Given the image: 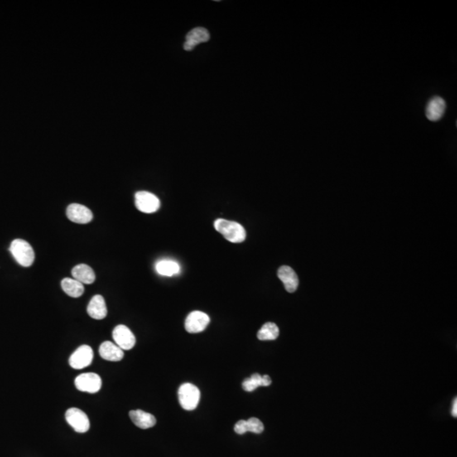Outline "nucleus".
<instances>
[{"instance_id": "nucleus-2", "label": "nucleus", "mask_w": 457, "mask_h": 457, "mask_svg": "<svg viewBox=\"0 0 457 457\" xmlns=\"http://www.w3.org/2000/svg\"><path fill=\"white\" fill-rule=\"evenodd\" d=\"M11 253L19 264L23 267H30L35 259V253L31 245L21 239L12 242L10 248Z\"/></svg>"}, {"instance_id": "nucleus-9", "label": "nucleus", "mask_w": 457, "mask_h": 457, "mask_svg": "<svg viewBox=\"0 0 457 457\" xmlns=\"http://www.w3.org/2000/svg\"><path fill=\"white\" fill-rule=\"evenodd\" d=\"M113 340L123 351L132 349L136 345V337L128 327L123 324L116 326L113 330Z\"/></svg>"}, {"instance_id": "nucleus-23", "label": "nucleus", "mask_w": 457, "mask_h": 457, "mask_svg": "<svg viewBox=\"0 0 457 457\" xmlns=\"http://www.w3.org/2000/svg\"><path fill=\"white\" fill-rule=\"evenodd\" d=\"M452 416H454V417H456V416H457V400H456V398L454 399V402H453V407H452Z\"/></svg>"}, {"instance_id": "nucleus-22", "label": "nucleus", "mask_w": 457, "mask_h": 457, "mask_svg": "<svg viewBox=\"0 0 457 457\" xmlns=\"http://www.w3.org/2000/svg\"><path fill=\"white\" fill-rule=\"evenodd\" d=\"M280 334V329L274 323H266L262 325L257 333V338L260 340H275Z\"/></svg>"}, {"instance_id": "nucleus-13", "label": "nucleus", "mask_w": 457, "mask_h": 457, "mask_svg": "<svg viewBox=\"0 0 457 457\" xmlns=\"http://www.w3.org/2000/svg\"><path fill=\"white\" fill-rule=\"evenodd\" d=\"M278 277L285 285L288 292H295L299 285V280L295 271L289 266H281L278 270Z\"/></svg>"}, {"instance_id": "nucleus-11", "label": "nucleus", "mask_w": 457, "mask_h": 457, "mask_svg": "<svg viewBox=\"0 0 457 457\" xmlns=\"http://www.w3.org/2000/svg\"><path fill=\"white\" fill-rule=\"evenodd\" d=\"M446 109V103L444 98L434 97L429 101L426 106L427 118L430 121H438L443 117Z\"/></svg>"}, {"instance_id": "nucleus-3", "label": "nucleus", "mask_w": 457, "mask_h": 457, "mask_svg": "<svg viewBox=\"0 0 457 457\" xmlns=\"http://www.w3.org/2000/svg\"><path fill=\"white\" fill-rule=\"evenodd\" d=\"M200 396L199 389L192 384H183L178 391L179 402L186 411H193L198 407Z\"/></svg>"}, {"instance_id": "nucleus-21", "label": "nucleus", "mask_w": 457, "mask_h": 457, "mask_svg": "<svg viewBox=\"0 0 457 457\" xmlns=\"http://www.w3.org/2000/svg\"><path fill=\"white\" fill-rule=\"evenodd\" d=\"M61 287L70 297H80L84 293V285L74 279L65 278L61 281Z\"/></svg>"}, {"instance_id": "nucleus-10", "label": "nucleus", "mask_w": 457, "mask_h": 457, "mask_svg": "<svg viewBox=\"0 0 457 457\" xmlns=\"http://www.w3.org/2000/svg\"><path fill=\"white\" fill-rule=\"evenodd\" d=\"M66 215L69 220L77 223H90L93 220V214L92 211L86 206L72 203L68 206L66 209Z\"/></svg>"}, {"instance_id": "nucleus-19", "label": "nucleus", "mask_w": 457, "mask_h": 457, "mask_svg": "<svg viewBox=\"0 0 457 457\" xmlns=\"http://www.w3.org/2000/svg\"><path fill=\"white\" fill-rule=\"evenodd\" d=\"M271 383H272V380L269 375L262 376L258 373H254L251 377L243 381L242 388L245 391L252 392L260 386H265V387L270 386Z\"/></svg>"}, {"instance_id": "nucleus-6", "label": "nucleus", "mask_w": 457, "mask_h": 457, "mask_svg": "<svg viewBox=\"0 0 457 457\" xmlns=\"http://www.w3.org/2000/svg\"><path fill=\"white\" fill-rule=\"evenodd\" d=\"M135 204L139 211L144 213H153L157 212L160 208L159 198L148 192H138L135 195Z\"/></svg>"}, {"instance_id": "nucleus-12", "label": "nucleus", "mask_w": 457, "mask_h": 457, "mask_svg": "<svg viewBox=\"0 0 457 457\" xmlns=\"http://www.w3.org/2000/svg\"><path fill=\"white\" fill-rule=\"evenodd\" d=\"M210 39L209 32L208 30L203 27H197L188 32L187 35L185 36V44H184V49L186 51H191L193 50L196 46H198V44L202 43H205L208 41Z\"/></svg>"}, {"instance_id": "nucleus-17", "label": "nucleus", "mask_w": 457, "mask_h": 457, "mask_svg": "<svg viewBox=\"0 0 457 457\" xmlns=\"http://www.w3.org/2000/svg\"><path fill=\"white\" fill-rule=\"evenodd\" d=\"M129 416L131 417L132 423L141 429H150L156 424V418L154 415L141 410L131 411Z\"/></svg>"}, {"instance_id": "nucleus-1", "label": "nucleus", "mask_w": 457, "mask_h": 457, "mask_svg": "<svg viewBox=\"0 0 457 457\" xmlns=\"http://www.w3.org/2000/svg\"><path fill=\"white\" fill-rule=\"evenodd\" d=\"M213 225L217 232L232 243H242L247 237V232L244 227L235 221L218 218L214 221Z\"/></svg>"}, {"instance_id": "nucleus-20", "label": "nucleus", "mask_w": 457, "mask_h": 457, "mask_svg": "<svg viewBox=\"0 0 457 457\" xmlns=\"http://www.w3.org/2000/svg\"><path fill=\"white\" fill-rule=\"evenodd\" d=\"M155 270L159 275L171 277L180 272V266L174 260L163 259L156 263Z\"/></svg>"}, {"instance_id": "nucleus-8", "label": "nucleus", "mask_w": 457, "mask_h": 457, "mask_svg": "<svg viewBox=\"0 0 457 457\" xmlns=\"http://www.w3.org/2000/svg\"><path fill=\"white\" fill-rule=\"evenodd\" d=\"M93 351L89 346L83 345L75 350L69 357L70 367L74 369H83L93 362Z\"/></svg>"}, {"instance_id": "nucleus-7", "label": "nucleus", "mask_w": 457, "mask_h": 457, "mask_svg": "<svg viewBox=\"0 0 457 457\" xmlns=\"http://www.w3.org/2000/svg\"><path fill=\"white\" fill-rule=\"evenodd\" d=\"M210 318L208 314L201 311H193L188 314L185 322V330L191 334L203 332L208 327Z\"/></svg>"}, {"instance_id": "nucleus-14", "label": "nucleus", "mask_w": 457, "mask_h": 457, "mask_svg": "<svg viewBox=\"0 0 457 457\" xmlns=\"http://www.w3.org/2000/svg\"><path fill=\"white\" fill-rule=\"evenodd\" d=\"M105 300L101 295H96L91 299L88 306V314L91 318L101 320L107 316Z\"/></svg>"}, {"instance_id": "nucleus-16", "label": "nucleus", "mask_w": 457, "mask_h": 457, "mask_svg": "<svg viewBox=\"0 0 457 457\" xmlns=\"http://www.w3.org/2000/svg\"><path fill=\"white\" fill-rule=\"evenodd\" d=\"M99 355L103 359L110 362H119L123 359L124 351L110 341L103 342L99 347Z\"/></svg>"}, {"instance_id": "nucleus-18", "label": "nucleus", "mask_w": 457, "mask_h": 457, "mask_svg": "<svg viewBox=\"0 0 457 457\" xmlns=\"http://www.w3.org/2000/svg\"><path fill=\"white\" fill-rule=\"evenodd\" d=\"M71 274L73 279L78 280L83 285L84 284L90 285L95 281L96 275L93 269L84 263L74 266L72 269Z\"/></svg>"}, {"instance_id": "nucleus-5", "label": "nucleus", "mask_w": 457, "mask_h": 457, "mask_svg": "<svg viewBox=\"0 0 457 457\" xmlns=\"http://www.w3.org/2000/svg\"><path fill=\"white\" fill-rule=\"evenodd\" d=\"M67 423L78 433H86L90 429L88 415L78 408H69L65 412Z\"/></svg>"}, {"instance_id": "nucleus-15", "label": "nucleus", "mask_w": 457, "mask_h": 457, "mask_svg": "<svg viewBox=\"0 0 457 457\" xmlns=\"http://www.w3.org/2000/svg\"><path fill=\"white\" fill-rule=\"evenodd\" d=\"M234 430L238 434H244L247 432L261 434L264 430V426L259 419L251 417L248 420H240L237 422L235 425Z\"/></svg>"}, {"instance_id": "nucleus-4", "label": "nucleus", "mask_w": 457, "mask_h": 457, "mask_svg": "<svg viewBox=\"0 0 457 457\" xmlns=\"http://www.w3.org/2000/svg\"><path fill=\"white\" fill-rule=\"evenodd\" d=\"M74 386L78 391L88 393H97L102 387L100 376L94 372L83 373L74 380Z\"/></svg>"}]
</instances>
